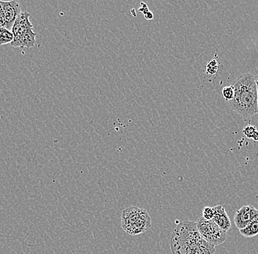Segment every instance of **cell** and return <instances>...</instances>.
Returning a JSON list of instances; mask_svg holds the SVG:
<instances>
[{
  "mask_svg": "<svg viewBox=\"0 0 258 254\" xmlns=\"http://www.w3.org/2000/svg\"><path fill=\"white\" fill-rule=\"evenodd\" d=\"M5 17V28L8 30H12L14 22L17 17L20 15L22 6L20 3L12 0V1H0Z\"/></svg>",
  "mask_w": 258,
  "mask_h": 254,
  "instance_id": "obj_6",
  "label": "cell"
},
{
  "mask_svg": "<svg viewBox=\"0 0 258 254\" xmlns=\"http://www.w3.org/2000/svg\"><path fill=\"white\" fill-rule=\"evenodd\" d=\"M131 14H132V15H133L134 17H137L136 11H135V9H132V11H131Z\"/></svg>",
  "mask_w": 258,
  "mask_h": 254,
  "instance_id": "obj_18",
  "label": "cell"
},
{
  "mask_svg": "<svg viewBox=\"0 0 258 254\" xmlns=\"http://www.w3.org/2000/svg\"><path fill=\"white\" fill-rule=\"evenodd\" d=\"M14 41V35L11 30L0 27V46L8 44Z\"/></svg>",
  "mask_w": 258,
  "mask_h": 254,
  "instance_id": "obj_10",
  "label": "cell"
},
{
  "mask_svg": "<svg viewBox=\"0 0 258 254\" xmlns=\"http://www.w3.org/2000/svg\"><path fill=\"white\" fill-rule=\"evenodd\" d=\"M30 17V14L24 11L16 19L11 30L14 35V41L11 43L12 47L32 48L35 46L37 34L34 33Z\"/></svg>",
  "mask_w": 258,
  "mask_h": 254,
  "instance_id": "obj_4",
  "label": "cell"
},
{
  "mask_svg": "<svg viewBox=\"0 0 258 254\" xmlns=\"http://www.w3.org/2000/svg\"><path fill=\"white\" fill-rule=\"evenodd\" d=\"M214 216L213 221L221 229L227 232L231 228V221L222 205L214 207Z\"/></svg>",
  "mask_w": 258,
  "mask_h": 254,
  "instance_id": "obj_8",
  "label": "cell"
},
{
  "mask_svg": "<svg viewBox=\"0 0 258 254\" xmlns=\"http://www.w3.org/2000/svg\"><path fill=\"white\" fill-rule=\"evenodd\" d=\"M234 98L229 101L233 111L244 117L258 114V96L255 78L252 74L245 73L237 78L232 85Z\"/></svg>",
  "mask_w": 258,
  "mask_h": 254,
  "instance_id": "obj_2",
  "label": "cell"
},
{
  "mask_svg": "<svg viewBox=\"0 0 258 254\" xmlns=\"http://www.w3.org/2000/svg\"><path fill=\"white\" fill-rule=\"evenodd\" d=\"M257 131V128H256V127L251 126V125H248V126L245 127V128H243V131L245 136H247L249 139H253L254 135L255 134V133Z\"/></svg>",
  "mask_w": 258,
  "mask_h": 254,
  "instance_id": "obj_14",
  "label": "cell"
},
{
  "mask_svg": "<svg viewBox=\"0 0 258 254\" xmlns=\"http://www.w3.org/2000/svg\"><path fill=\"white\" fill-rule=\"evenodd\" d=\"M218 70H219V62L215 58L208 62L206 66V72L208 75H216L217 73Z\"/></svg>",
  "mask_w": 258,
  "mask_h": 254,
  "instance_id": "obj_11",
  "label": "cell"
},
{
  "mask_svg": "<svg viewBox=\"0 0 258 254\" xmlns=\"http://www.w3.org/2000/svg\"><path fill=\"white\" fill-rule=\"evenodd\" d=\"M258 216V210L252 205L241 207L234 216V223L238 229H244L249 223Z\"/></svg>",
  "mask_w": 258,
  "mask_h": 254,
  "instance_id": "obj_7",
  "label": "cell"
},
{
  "mask_svg": "<svg viewBox=\"0 0 258 254\" xmlns=\"http://www.w3.org/2000/svg\"><path fill=\"white\" fill-rule=\"evenodd\" d=\"M195 223L202 238L211 245L215 247L225 242L227 232L221 229L213 220L206 221L201 217Z\"/></svg>",
  "mask_w": 258,
  "mask_h": 254,
  "instance_id": "obj_5",
  "label": "cell"
},
{
  "mask_svg": "<svg viewBox=\"0 0 258 254\" xmlns=\"http://www.w3.org/2000/svg\"><path fill=\"white\" fill-rule=\"evenodd\" d=\"M254 78H255L256 85H257V96H258V75L254 76Z\"/></svg>",
  "mask_w": 258,
  "mask_h": 254,
  "instance_id": "obj_20",
  "label": "cell"
},
{
  "mask_svg": "<svg viewBox=\"0 0 258 254\" xmlns=\"http://www.w3.org/2000/svg\"><path fill=\"white\" fill-rule=\"evenodd\" d=\"M172 254H214L215 247L202 238L195 222L185 221L177 225L170 239Z\"/></svg>",
  "mask_w": 258,
  "mask_h": 254,
  "instance_id": "obj_1",
  "label": "cell"
},
{
  "mask_svg": "<svg viewBox=\"0 0 258 254\" xmlns=\"http://www.w3.org/2000/svg\"><path fill=\"white\" fill-rule=\"evenodd\" d=\"M214 207H205L203 210V218L206 221H211L214 218Z\"/></svg>",
  "mask_w": 258,
  "mask_h": 254,
  "instance_id": "obj_13",
  "label": "cell"
},
{
  "mask_svg": "<svg viewBox=\"0 0 258 254\" xmlns=\"http://www.w3.org/2000/svg\"><path fill=\"white\" fill-rule=\"evenodd\" d=\"M144 16L145 19L148 21L153 20V18H154V16H153V14L152 12H151V11H148V12H147Z\"/></svg>",
  "mask_w": 258,
  "mask_h": 254,
  "instance_id": "obj_17",
  "label": "cell"
},
{
  "mask_svg": "<svg viewBox=\"0 0 258 254\" xmlns=\"http://www.w3.org/2000/svg\"><path fill=\"white\" fill-rule=\"evenodd\" d=\"M121 226L127 234L139 235L151 227V218L145 209L128 207L121 215Z\"/></svg>",
  "mask_w": 258,
  "mask_h": 254,
  "instance_id": "obj_3",
  "label": "cell"
},
{
  "mask_svg": "<svg viewBox=\"0 0 258 254\" xmlns=\"http://www.w3.org/2000/svg\"><path fill=\"white\" fill-rule=\"evenodd\" d=\"M0 27H5L4 13H3V7H2L1 3H0Z\"/></svg>",
  "mask_w": 258,
  "mask_h": 254,
  "instance_id": "obj_16",
  "label": "cell"
},
{
  "mask_svg": "<svg viewBox=\"0 0 258 254\" xmlns=\"http://www.w3.org/2000/svg\"><path fill=\"white\" fill-rule=\"evenodd\" d=\"M254 141H258V131L256 132L255 134L254 135V137H253V139Z\"/></svg>",
  "mask_w": 258,
  "mask_h": 254,
  "instance_id": "obj_19",
  "label": "cell"
},
{
  "mask_svg": "<svg viewBox=\"0 0 258 254\" xmlns=\"http://www.w3.org/2000/svg\"><path fill=\"white\" fill-rule=\"evenodd\" d=\"M140 6H141V7L139 9V12H140L141 14H143L145 15L147 12L149 11V9H148V6H147L145 3H140Z\"/></svg>",
  "mask_w": 258,
  "mask_h": 254,
  "instance_id": "obj_15",
  "label": "cell"
},
{
  "mask_svg": "<svg viewBox=\"0 0 258 254\" xmlns=\"http://www.w3.org/2000/svg\"><path fill=\"white\" fill-rule=\"evenodd\" d=\"M240 233L246 237H253L258 234V216L249 223L244 229L240 230Z\"/></svg>",
  "mask_w": 258,
  "mask_h": 254,
  "instance_id": "obj_9",
  "label": "cell"
},
{
  "mask_svg": "<svg viewBox=\"0 0 258 254\" xmlns=\"http://www.w3.org/2000/svg\"><path fill=\"white\" fill-rule=\"evenodd\" d=\"M222 94L225 101H231L234 98V95H235L233 87L232 85L231 86L225 87L222 90Z\"/></svg>",
  "mask_w": 258,
  "mask_h": 254,
  "instance_id": "obj_12",
  "label": "cell"
}]
</instances>
